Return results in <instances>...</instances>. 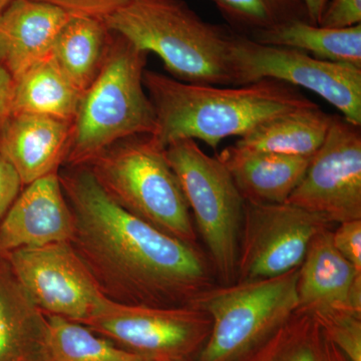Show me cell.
<instances>
[{"label": "cell", "mask_w": 361, "mask_h": 361, "mask_svg": "<svg viewBox=\"0 0 361 361\" xmlns=\"http://www.w3.org/2000/svg\"><path fill=\"white\" fill-rule=\"evenodd\" d=\"M75 225L59 173L30 183L0 221V255L70 242Z\"/></svg>", "instance_id": "13"}, {"label": "cell", "mask_w": 361, "mask_h": 361, "mask_svg": "<svg viewBox=\"0 0 361 361\" xmlns=\"http://www.w3.org/2000/svg\"><path fill=\"white\" fill-rule=\"evenodd\" d=\"M111 32L102 18L71 14L61 27L51 56L80 92L99 75L108 54Z\"/></svg>", "instance_id": "20"}, {"label": "cell", "mask_w": 361, "mask_h": 361, "mask_svg": "<svg viewBox=\"0 0 361 361\" xmlns=\"http://www.w3.org/2000/svg\"><path fill=\"white\" fill-rule=\"evenodd\" d=\"M44 361H47V360H44Z\"/></svg>", "instance_id": "35"}, {"label": "cell", "mask_w": 361, "mask_h": 361, "mask_svg": "<svg viewBox=\"0 0 361 361\" xmlns=\"http://www.w3.org/2000/svg\"><path fill=\"white\" fill-rule=\"evenodd\" d=\"M216 158L224 165L244 200L260 204L286 203L311 160L235 145L223 149Z\"/></svg>", "instance_id": "17"}, {"label": "cell", "mask_w": 361, "mask_h": 361, "mask_svg": "<svg viewBox=\"0 0 361 361\" xmlns=\"http://www.w3.org/2000/svg\"><path fill=\"white\" fill-rule=\"evenodd\" d=\"M109 197L148 224L170 236L197 244L191 211L166 149L151 135L121 140L87 164Z\"/></svg>", "instance_id": "5"}, {"label": "cell", "mask_w": 361, "mask_h": 361, "mask_svg": "<svg viewBox=\"0 0 361 361\" xmlns=\"http://www.w3.org/2000/svg\"><path fill=\"white\" fill-rule=\"evenodd\" d=\"M249 39L259 44L300 49L322 61L361 68V25L329 28L308 21H291Z\"/></svg>", "instance_id": "22"}, {"label": "cell", "mask_w": 361, "mask_h": 361, "mask_svg": "<svg viewBox=\"0 0 361 361\" xmlns=\"http://www.w3.org/2000/svg\"><path fill=\"white\" fill-rule=\"evenodd\" d=\"M233 32L251 37L291 21H308L303 0H210Z\"/></svg>", "instance_id": "25"}, {"label": "cell", "mask_w": 361, "mask_h": 361, "mask_svg": "<svg viewBox=\"0 0 361 361\" xmlns=\"http://www.w3.org/2000/svg\"><path fill=\"white\" fill-rule=\"evenodd\" d=\"M71 134V122L11 114L0 127V154L16 169L25 187L59 172L65 163Z\"/></svg>", "instance_id": "15"}, {"label": "cell", "mask_w": 361, "mask_h": 361, "mask_svg": "<svg viewBox=\"0 0 361 361\" xmlns=\"http://www.w3.org/2000/svg\"><path fill=\"white\" fill-rule=\"evenodd\" d=\"M325 357L326 361H350L334 344L326 339H325Z\"/></svg>", "instance_id": "33"}, {"label": "cell", "mask_w": 361, "mask_h": 361, "mask_svg": "<svg viewBox=\"0 0 361 361\" xmlns=\"http://www.w3.org/2000/svg\"><path fill=\"white\" fill-rule=\"evenodd\" d=\"M23 188L16 169L0 154V221L4 219Z\"/></svg>", "instance_id": "30"}, {"label": "cell", "mask_w": 361, "mask_h": 361, "mask_svg": "<svg viewBox=\"0 0 361 361\" xmlns=\"http://www.w3.org/2000/svg\"><path fill=\"white\" fill-rule=\"evenodd\" d=\"M82 92L51 54L14 80L11 114L49 116L73 123Z\"/></svg>", "instance_id": "21"}, {"label": "cell", "mask_w": 361, "mask_h": 361, "mask_svg": "<svg viewBox=\"0 0 361 361\" xmlns=\"http://www.w3.org/2000/svg\"><path fill=\"white\" fill-rule=\"evenodd\" d=\"M47 316V361H151L120 348L82 323Z\"/></svg>", "instance_id": "23"}, {"label": "cell", "mask_w": 361, "mask_h": 361, "mask_svg": "<svg viewBox=\"0 0 361 361\" xmlns=\"http://www.w3.org/2000/svg\"><path fill=\"white\" fill-rule=\"evenodd\" d=\"M111 35L99 75L80 96L65 167L87 165L116 142L155 130V111L142 80L149 54Z\"/></svg>", "instance_id": "4"}, {"label": "cell", "mask_w": 361, "mask_h": 361, "mask_svg": "<svg viewBox=\"0 0 361 361\" xmlns=\"http://www.w3.org/2000/svg\"><path fill=\"white\" fill-rule=\"evenodd\" d=\"M13 0H0V13L8 6Z\"/></svg>", "instance_id": "34"}, {"label": "cell", "mask_w": 361, "mask_h": 361, "mask_svg": "<svg viewBox=\"0 0 361 361\" xmlns=\"http://www.w3.org/2000/svg\"><path fill=\"white\" fill-rule=\"evenodd\" d=\"M84 325L151 361H196L212 319L191 305H126L106 298Z\"/></svg>", "instance_id": "8"}, {"label": "cell", "mask_w": 361, "mask_h": 361, "mask_svg": "<svg viewBox=\"0 0 361 361\" xmlns=\"http://www.w3.org/2000/svg\"><path fill=\"white\" fill-rule=\"evenodd\" d=\"M0 256L45 314L85 324L106 299L70 242L18 249Z\"/></svg>", "instance_id": "12"}, {"label": "cell", "mask_w": 361, "mask_h": 361, "mask_svg": "<svg viewBox=\"0 0 361 361\" xmlns=\"http://www.w3.org/2000/svg\"><path fill=\"white\" fill-rule=\"evenodd\" d=\"M286 203L331 225L361 219V126L334 116L322 146Z\"/></svg>", "instance_id": "11"}, {"label": "cell", "mask_w": 361, "mask_h": 361, "mask_svg": "<svg viewBox=\"0 0 361 361\" xmlns=\"http://www.w3.org/2000/svg\"><path fill=\"white\" fill-rule=\"evenodd\" d=\"M231 51L238 85L272 78L305 87L336 106L348 122L361 126V68L322 61L300 49L259 44L237 32Z\"/></svg>", "instance_id": "9"}, {"label": "cell", "mask_w": 361, "mask_h": 361, "mask_svg": "<svg viewBox=\"0 0 361 361\" xmlns=\"http://www.w3.org/2000/svg\"><path fill=\"white\" fill-rule=\"evenodd\" d=\"M166 156L193 213L216 279L222 285L234 283L246 201L224 165L194 140L172 142Z\"/></svg>", "instance_id": "7"}, {"label": "cell", "mask_w": 361, "mask_h": 361, "mask_svg": "<svg viewBox=\"0 0 361 361\" xmlns=\"http://www.w3.org/2000/svg\"><path fill=\"white\" fill-rule=\"evenodd\" d=\"M299 267L280 276L216 284L191 303L212 319L196 361H241L297 310Z\"/></svg>", "instance_id": "6"}, {"label": "cell", "mask_w": 361, "mask_h": 361, "mask_svg": "<svg viewBox=\"0 0 361 361\" xmlns=\"http://www.w3.org/2000/svg\"><path fill=\"white\" fill-rule=\"evenodd\" d=\"M331 227L320 216L292 204L246 202L236 282L267 279L295 269L316 235Z\"/></svg>", "instance_id": "10"}, {"label": "cell", "mask_w": 361, "mask_h": 361, "mask_svg": "<svg viewBox=\"0 0 361 361\" xmlns=\"http://www.w3.org/2000/svg\"><path fill=\"white\" fill-rule=\"evenodd\" d=\"M73 213L71 244L99 290L126 305H191L218 284L198 245L156 229L111 200L87 166L59 172Z\"/></svg>", "instance_id": "1"}, {"label": "cell", "mask_w": 361, "mask_h": 361, "mask_svg": "<svg viewBox=\"0 0 361 361\" xmlns=\"http://www.w3.org/2000/svg\"><path fill=\"white\" fill-rule=\"evenodd\" d=\"M296 292L298 311L314 314L341 310L361 315V271L336 250L331 228L311 241L299 266Z\"/></svg>", "instance_id": "14"}, {"label": "cell", "mask_w": 361, "mask_h": 361, "mask_svg": "<svg viewBox=\"0 0 361 361\" xmlns=\"http://www.w3.org/2000/svg\"><path fill=\"white\" fill-rule=\"evenodd\" d=\"M357 25H361V0H332L325 7L318 25L345 28Z\"/></svg>", "instance_id": "28"}, {"label": "cell", "mask_w": 361, "mask_h": 361, "mask_svg": "<svg viewBox=\"0 0 361 361\" xmlns=\"http://www.w3.org/2000/svg\"><path fill=\"white\" fill-rule=\"evenodd\" d=\"M336 250L356 269L361 271V219L346 221L332 230Z\"/></svg>", "instance_id": "27"}, {"label": "cell", "mask_w": 361, "mask_h": 361, "mask_svg": "<svg viewBox=\"0 0 361 361\" xmlns=\"http://www.w3.org/2000/svg\"><path fill=\"white\" fill-rule=\"evenodd\" d=\"M65 9L71 14L103 18L115 13L128 0H40Z\"/></svg>", "instance_id": "29"}, {"label": "cell", "mask_w": 361, "mask_h": 361, "mask_svg": "<svg viewBox=\"0 0 361 361\" xmlns=\"http://www.w3.org/2000/svg\"><path fill=\"white\" fill-rule=\"evenodd\" d=\"M303 1L306 9H307L311 23L316 25H319L329 0H303Z\"/></svg>", "instance_id": "32"}, {"label": "cell", "mask_w": 361, "mask_h": 361, "mask_svg": "<svg viewBox=\"0 0 361 361\" xmlns=\"http://www.w3.org/2000/svg\"><path fill=\"white\" fill-rule=\"evenodd\" d=\"M71 13L40 0H13L0 13V65L14 80L51 56Z\"/></svg>", "instance_id": "16"}, {"label": "cell", "mask_w": 361, "mask_h": 361, "mask_svg": "<svg viewBox=\"0 0 361 361\" xmlns=\"http://www.w3.org/2000/svg\"><path fill=\"white\" fill-rule=\"evenodd\" d=\"M142 80L155 111L151 137L163 149L185 139L216 149L226 137H243L273 116L316 106L298 87L272 78L224 87L145 71Z\"/></svg>", "instance_id": "2"}, {"label": "cell", "mask_w": 361, "mask_h": 361, "mask_svg": "<svg viewBox=\"0 0 361 361\" xmlns=\"http://www.w3.org/2000/svg\"><path fill=\"white\" fill-rule=\"evenodd\" d=\"M103 20L111 32L156 54L175 80L238 87L231 51L235 32L204 20L184 0H128Z\"/></svg>", "instance_id": "3"}, {"label": "cell", "mask_w": 361, "mask_h": 361, "mask_svg": "<svg viewBox=\"0 0 361 361\" xmlns=\"http://www.w3.org/2000/svg\"><path fill=\"white\" fill-rule=\"evenodd\" d=\"M14 78L4 66L0 65V127L11 114Z\"/></svg>", "instance_id": "31"}, {"label": "cell", "mask_w": 361, "mask_h": 361, "mask_svg": "<svg viewBox=\"0 0 361 361\" xmlns=\"http://www.w3.org/2000/svg\"><path fill=\"white\" fill-rule=\"evenodd\" d=\"M319 325L323 336L350 361H361V315L348 311L330 310L310 314Z\"/></svg>", "instance_id": "26"}, {"label": "cell", "mask_w": 361, "mask_h": 361, "mask_svg": "<svg viewBox=\"0 0 361 361\" xmlns=\"http://www.w3.org/2000/svg\"><path fill=\"white\" fill-rule=\"evenodd\" d=\"M334 116L316 104L273 116L239 137V148L312 158L329 133Z\"/></svg>", "instance_id": "19"}, {"label": "cell", "mask_w": 361, "mask_h": 361, "mask_svg": "<svg viewBox=\"0 0 361 361\" xmlns=\"http://www.w3.org/2000/svg\"><path fill=\"white\" fill-rule=\"evenodd\" d=\"M241 361H326L325 338L312 315L296 310Z\"/></svg>", "instance_id": "24"}, {"label": "cell", "mask_w": 361, "mask_h": 361, "mask_svg": "<svg viewBox=\"0 0 361 361\" xmlns=\"http://www.w3.org/2000/svg\"><path fill=\"white\" fill-rule=\"evenodd\" d=\"M47 316L0 256V361L47 360Z\"/></svg>", "instance_id": "18"}]
</instances>
